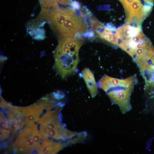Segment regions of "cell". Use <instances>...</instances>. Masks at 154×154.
Here are the masks:
<instances>
[{"instance_id":"obj_1","label":"cell","mask_w":154,"mask_h":154,"mask_svg":"<svg viewBox=\"0 0 154 154\" xmlns=\"http://www.w3.org/2000/svg\"><path fill=\"white\" fill-rule=\"evenodd\" d=\"M115 45L129 54L138 66L143 69L154 55V47L139 27L129 25L116 29Z\"/></svg>"},{"instance_id":"obj_2","label":"cell","mask_w":154,"mask_h":154,"mask_svg":"<svg viewBox=\"0 0 154 154\" xmlns=\"http://www.w3.org/2000/svg\"><path fill=\"white\" fill-rule=\"evenodd\" d=\"M137 80L135 75L124 79L105 75L99 80L97 85L106 92L112 103L118 105L121 112L124 114L131 109L130 96Z\"/></svg>"},{"instance_id":"obj_3","label":"cell","mask_w":154,"mask_h":154,"mask_svg":"<svg viewBox=\"0 0 154 154\" xmlns=\"http://www.w3.org/2000/svg\"><path fill=\"white\" fill-rule=\"evenodd\" d=\"M73 37L61 38L54 54L55 66L59 75L65 78L77 72L79 51L82 41Z\"/></svg>"},{"instance_id":"obj_4","label":"cell","mask_w":154,"mask_h":154,"mask_svg":"<svg viewBox=\"0 0 154 154\" xmlns=\"http://www.w3.org/2000/svg\"><path fill=\"white\" fill-rule=\"evenodd\" d=\"M35 124L26 125L21 131L13 145L15 151L29 152L38 148L32 136V132Z\"/></svg>"},{"instance_id":"obj_5","label":"cell","mask_w":154,"mask_h":154,"mask_svg":"<svg viewBox=\"0 0 154 154\" xmlns=\"http://www.w3.org/2000/svg\"><path fill=\"white\" fill-rule=\"evenodd\" d=\"M59 107L46 113L38 122L40 124V132L44 137L46 132L49 130L57 129L63 127L58 122V115L60 111Z\"/></svg>"},{"instance_id":"obj_6","label":"cell","mask_w":154,"mask_h":154,"mask_svg":"<svg viewBox=\"0 0 154 154\" xmlns=\"http://www.w3.org/2000/svg\"><path fill=\"white\" fill-rule=\"evenodd\" d=\"M44 109H45L44 105L42 103L36 104L27 107H22V113L25 117L26 125H31L38 121Z\"/></svg>"},{"instance_id":"obj_7","label":"cell","mask_w":154,"mask_h":154,"mask_svg":"<svg viewBox=\"0 0 154 154\" xmlns=\"http://www.w3.org/2000/svg\"><path fill=\"white\" fill-rule=\"evenodd\" d=\"M147 63L140 72L145 80L146 90H154V55Z\"/></svg>"},{"instance_id":"obj_8","label":"cell","mask_w":154,"mask_h":154,"mask_svg":"<svg viewBox=\"0 0 154 154\" xmlns=\"http://www.w3.org/2000/svg\"><path fill=\"white\" fill-rule=\"evenodd\" d=\"M82 74L92 97H94L97 94L98 89L93 74L88 68H85Z\"/></svg>"},{"instance_id":"obj_9","label":"cell","mask_w":154,"mask_h":154,"mask_svg":"<svg viewBox=\"0 0 154 154\" xmlns=\"http://www.w3.org/2000/svg\"><path fill=\"white\" fill-rule=\"evenodd\" d=\"M65 145L62 143L53 141L48 139L43 141L38 149L39 154H55Z\"/></svg>"},{"instance_id":"obj_10","label":"cell","mask_w":154,"mask_h":154,"mask_svg":"<svg viewBox=\"0 0 154 154\" xmlns=\"http://www.w3.org/2000/svg\"><path fill=\"white\" fill-rule=\"evenodd\" d=\"M80 12L81 17L86 23L91 19L92 17V14L91 11L86 7H84L80 9Z\"/></svg>"},{"instance_id":"obj_11","label":"cell","mask_w":154,"mask_h":154,"mask_svg":"<svg viewBox=\"0 0 154 154\" xmlns=\"http://www.w3.org/2000/svg\"><path fill=\"white\" fill-rule=\"evenodd\" d=\"M42 4L43 7L52 8L58 6V0H39Z\"/></svg>"},{"instance_id":"obj_12","label":"cell","mask_w":154,"mask_h":154,"mask_svg":"<svg viewBox=\"0 0 154 154\" xmlns=\"http://www.w3.org/2000/svg\"><path fill=\"white\" fill-rule=\"evenodd\" d=\"M8 120L6 118L2 112H0V128L9 129V123Z\"/></svg>"},{"instance_id":"obj_13","label":"cell","mask_w":154,"mask_h":154,"mask_svg":"<svg viewBox=\"0 0 154 154\" xmlns=\"http://www.w3.org/2000/svg\"><path fill=\"white\" fill-rule=\"evenodd\" d=\"M10 131L5 129L0 128V140L2 141L8 138L9 135Z\"/></svg>"},{"instance_id":"obj_14","label":"cell","mask_w":154,"mask_h":154,"mask_svg":"<svg viewBox=\"0 0 154 154\" xmlns=\"http://www.w3.org/2000/svg\"><path fill=\"white\" fill-rule=\"evenodd\" d=\"M10 129L13 132L15 133L19 129L16 123L12 120L9 119Z\"/></svg>"},{"instance_id":"obj_15","label":"cell","mask_w":154,"mask_h":154,"mask_svg":"<svg viewBox=\"0 0 154 154\" xmlns=\"http://www.w3.org/2000/svg\"><path fill=\"white\" fill-rule=\"evenodd\" d=\"M83 35L85 37L88 38H92L94 36L95 34L92 30H90L86 31L83 34Z\"/></svg>"},{"instance_id":"obj_16","label":"cell","mask_w":154,"mask_h":154,"mask_svg":"<svg viewBox=\"0 0 154 154\" xmlns=\"http://www.w3.org/2000/svg\"><path fill=\"white\" fill-rule=\"evenodd\" d=\"M70 5L72 7V8L75 10H78L80 9V7L79 3L75 1H72Z\"/></svg>"},{"instance_id":"obj_17","label":"cell","mask_w":154,"mask_h":154,"mask_svg":"<svg viewBox=\"0 0 154 154\" xmlns=\"http://www.w3.org/2000/svg\"><path fill=\"white\" fill-rule=\"evenodd\" d=\"M144 1L146 3H148L151 5H153L154 0H144Z\"/></svg>"}]
</instances>
